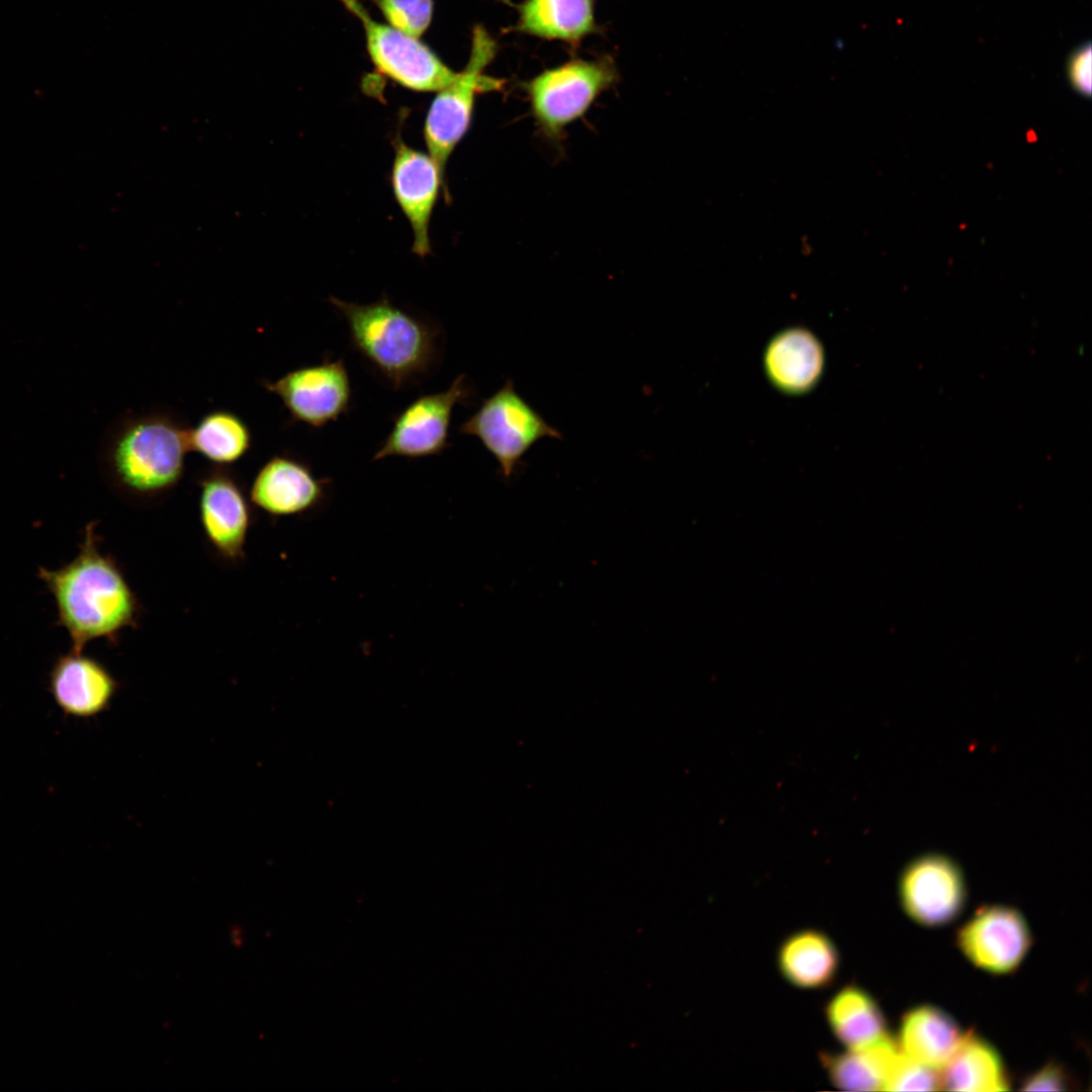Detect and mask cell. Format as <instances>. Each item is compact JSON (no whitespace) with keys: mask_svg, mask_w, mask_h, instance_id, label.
<instances>
[{"mask_svg":"<svg viewBox=\"0 0 1092 1092\" xmlns=\"http://www.w3.org/2000/svg\"><path fill=\"white\" fill-rule=\"evenodd\" d=\"M189 424L164 408L116 418L99 442L97 460L108 486L121 498L147 506L162 502L183 478L190 452Z\"/></svg>","mask_w":1092,"mask_h":1092,"instance_id":"obj_1","label":"cell"},{"mask_svg":"<svg viewBox=\"0 0 1092 1092\" xmlns=\"http://www.w3.org/2000/svg\"><path fill=\"white\" fill-rule=\"evenodd\" d=\"M96 523H89L76 557L58 569L38 567L37 575L54 598L58 624L72 650L96 639L115 645L120 633L136 628L143 607L116 560L101 552Z\"/></svg>","mask_w":1092,"mask_h":1092,"instance_id":"obj_2","label":"cell"},{"mask_svg":"<svg viewBox=\"0 0 1092 1092\" xmlns=\"http://www.w3.org/2000/svg\"><path fill=\"white\" fill-rule=\"evenodd\" d=\"M344 317L350 347L388 387L399 390L427 379L440 365L444 331L434 320L382 297L367 304L331 297Z\"/></svg>","mask_w":1092,"mask_h":1092,"instance_id":"obj_3","label":"cell"},{"mask_svg":"<svg viewBox=\"0 0 1092 1092\" xmlns=\"http://www.w3.org/2000/svg\"><path fill=\"white\" fill-rule=\"evenodd\" d=\"M619 80L615 60L604 55L572 59L522 81L531 114L541 134L553 144L564 138L565 128L580 119L596 100Z\"/></svg>","mask_w":1092,"mask_h":1092,"instance_id":"obj_4","label":"cell"},{"mask_svg":"<svg viewBox=\"0 0 1092 1092\" xmlns=\"http://www.w3.org/2000/svg\"><path fill=\"white\" fill-rule=\"evenodd\" d=\"M497 52V43L481 25L472 32L471 52L465 69L438 91L424 123L428 154L445 180L451 154L470 128L475 97L500 91L505 81L484 74Z\"/></svg>","mask_w":1092,"mask_h":1092,"instance_id":"obj_5","label":"cell"},{"mask_svg":"<svg viewBox=\"0 0 1092 1092\" xmlns=\"http://www.w3.org/2000/svg\"><path fill=\"white\" fill-rule=\"evenodd\" d=\"M462 435L475 437L496 460L505 478H510L527 452L541 439H561L516 390L508 379L458 429Z\"/></svg>","mask_w":1092,"mask_h":1092,"instance_id":"obj_6","label":"cell"},{"mask_svg":"<svg viewBox=\"0 0 1092 1092\" xmlns=\"http://www.w3.org/2000/svg\"><path fill=\"white\" fill-rule=\"evenodd\" d=\"M471 397L473 389L465 374H459L443 391L418 396L394 416L392 428L372 460L391 456L419 459L441 454L450 446L454 407L467 404Z\"/></svg>","mask_w":1092,"mask_h":1092,"instance_id":"obj_7","label":"cell"},{"mask_svg":"<svg viewBox=\"0 0 1092 1092\" xmlns=\"http://www.w3.org/2000/svg\"><path fill=\"white\" fill-rule=\"evenodd\" d=\"M197 485L200 525L210 550L226 565L243 563L254 513L242 479L229 466L211 465Z\"/></svg>","mask_w":1092,"mask_h":1092,"instance_id":"obj_8","label":"cell"},{"mask_svg":"<svg viewBox=\"0 0 1092 1092\" xmlns=\"http://www.w3.org/2000/svg\"><path fill=\"white\" fill-rule=\"evenodd\" d=\"M262 386L281 399L292 423L313 429L325 427L349 413L352 384L342 358H323L318 364L292 369Z\"/></svg>","mask_w":1092,"mask_h":1092,"instance_id":"obj_9","label":"cell"},{"mask_svg":"<svg viewBox=\"0 0 1092 1092\" xmlns=\"http://www.w3.org/2000/svg\"><path fill=\"white\" fill-rule=\"evenodd\" d=\"M900 904L914 922L927 927L947 925L966 906L967 886L961 867L941 853H926L909 861L902 871Z\"/></svg>","mask_w":1092,"mask_h":1092,"instance_id":"obj_10","label":"cell"},{"mask_svg":"<svg viewBox=\"0 0 1092 1092\" xmlns=\"http://www.w3.org/2000/svg\"><path fill=\"white\" fill-rule=\"evenodd\" d=\"M956 943L977 968L994 975L1016 971L1032 945L1024 915L1015 907L993 904L978 908L959 928Z\"/></svg>","mask_w":1092,"mask_h":1092,"instance_id":"obj_11","label":"cell"},{"mask_svg":"<svg viewBox=\"0 0 1092 1092\" xmlns=\"http://www.w3.org/2000/svg\"><path fill=\"white\" fill-rule=\"evenodd\" d=\"M364 29L371 59L377 69L415 91H439L457 73L451 71L418 38L371 19L358 0H342Z\"/></svg>","mask_w":1092,"mask_h":1092,"instance_id":"obj_12","label":"cell"},{"mask_svg":"<svg viewBox=\"0 0 1092 1092\" xmlns=\"http://www.w3.org/2000/svg\"><path fill=\"white\" fill-rule=\"evenodd\" d=\"M332 480L317 477L305 460L291 453L271 456L256 473L249 496L271 517L303 516L323 507Z\"/></svg>","mask_w":1092,"mask_h":1092,"instance_id":"obj_13","label":"cell"},{"mask_svg":"<svg viewBox=\"0 0 1092 1092\" xmlns=\"http://www.w3.org/2000/svg\"><path fill=\"white\" fill-rule=\"evenodd\" d=\"M390 182L395 200L413 232V252L420 257L431 251L430 221L445 180L429 154L407 146L399 136L394 144Z\"/></svg>","mask_w":1092,"mask_h":1092,"instance_id":"obj_14","label":"cell"},{"mask_svg":"<svg viewBox=\"0 0 1092 1092\" xmlns=\"http://www.w3.org/2000/svg\"><path fill=\"white\" fill-rule=\"evenodd\" d=\"M119 688L103 663L74 651L55 660L49 674V690L57 706L69 716L91 718L103 712Z\"/></svg>","mask_w":1092,"mask_h":1092,"instance_id":"obj_15","label":"cell"},{"mask_svg":"<svg viewBox=\"0 0 1092 1092\" xmlns=\"http://www.w3.org/2000/svg\"><path fill=\"white\" fill-rule=\"evenodd\" d=\"M825 367L822 343L811 331L792 327L776 334L763 352L768 380L787 394H803L814 388Z\"/></svg>","mask_w":1092,"mask_h":1092,"instance_id":"obj_16","label":"cell"},{"mask_svg":"<svg viewBox=\"0 0 1092 1092\" xmlns=\"http://www.w3.org/2000/svg\"><path fill=\"white\" fill-rule=\"evenodd\" d=\"M518 11L512 31L576 48L587 36L601 32L595 0H523L512 4Z\"/></svg>","mask_w":1092,"mask_h":1092,"instance_id":"obj_17","label":"cell"},{"mask_svg":"<svg viewBox=\"0 0 1092 1092\" xmlns=\"http://www.w3.org/2000/svg\"><path fill=\"white\" fill-rule=\"evenodd\" d=\"M965 1033L946 1011L922 1004L902 1017L897 1043L906 1057L941 1069L957 1051Z\"/></svg>","mask_w":1092,"mask_h":1092,"instance_id":"obj_18","label":"cell"},{"mask_svg":"<svg viewBox=\"0 0 1092 1092\" xmlns=\"http://www.w3.org/2000/svg\"><path fill=\"white\" fill-rule=\"evenodd\" d=\"M778 966L784 978L795 987L820 989L834 981L839 969V954L825 933L805 929L783 941L778 951Z\"/></svg>","mask_w":1092,"mask_h":1092,"instance_id":"obj_19","label":"cell"},{"mask_svg":"<svg viewBox=\"0 0 1092 1092\" xmlns=\"http://www.w3.org/2000/svg\"><path fill=\"white\" fill-rule=\"evenodd\" d=\"M942 1089L996 1092L1010 1089V1081L995 1046L974 1031L965 1033L960 1045L941 1068Z\"/></svg>","mask_w":1092,"mask_h":1092,"instance_id":"obj_20","label":"cell"},{"mask_svg":"<svg viewBox=\"0 0 1092 1092\" xmlns=\"http://www.w3.org/2000/svg\"><path fill=\"white\" fill-rule=\"evenodd\" d=\"M901 1050L889 1034L860 1049L823 1053L821 1062L831 1083L846 1091L885 1090Z\"/></svg>","mask_w":1092,"mask_h":1092,"instance_id":"obj_21","label":"cell"},{"mask_svg":"<svg viewBox=\"0 0 1092 1092\" xmlns=\"http://www.w3.org/2000/svg\"><path fill=\"white\" fill-rule=\"evenodd\" d=\"M829 1027L847 1049H860L886 1036L887 1020L875 998L861 987L847 985L825 1007Z\"/></svg>","mask_w":1092,"mask_h":1092,"instance_id":"obj_22","label":"cell"},{"mask_svg":"<svg viewBox=\"0 0 1092 1092\" xmlns=\"http://www.w3.org/2000/svg\"><path fill=\"white\" fill-rule=\"evenodd\" d=\"M188 442L193 451L211 465L230 466L250 451L253 435L249 425L229 410L206 413L189 428Z\"/></svg>","mask_w":1092,"mask_h":1092,"instance_id":"obj_23","label":"cell"},{"mask_svg":"<svg viewBox=\"0 0 1092 1092\" xmlns=\"http://www.w3.org/2000/svg\"><path fill=\"white\" fill-rule=\"evenodd\" d=\"M391 27L418 38L429 26L432 0H373Z\"/></svg>","mask_w":1092,"mask_h":1092,"instance_id":"obj_24","label":"cell"},{"mask_svg":"<svg viewBox=\"0 0 1092 1092\" xmlns=\"http://www.w3.org/2000/svg\"><path fill=\"white\" fill-rule=\"evenodd\" d=\"M942 1089L938 1069L916 1062L902 1052L888 1078L886 1091H936Z\"/></svg>","mask_w":1092,"mask_h":1092,"instance_id":"obj_25","label":"cell"},{"mask_svg":"<svg viewBox=\"0 0 1092 1092\" xmlns=\"http://www.w3.org/2000/svg\"><path fill=\"white\" fill-rule=\"evenodd\" d=\"M1071 1078L1059 1064L1051 1062L1025 1078L1022 1090L1025 1091H1066L1070 1088Z\"/></svg>","mask_w":1092,"mask_h":1092,"instance_id":"obj_26","label":"cell"},{"mask_svg":"<svg viewBox=\"0 0 1092 1092\" xmlns=\"http://www.w3.org/2000/svg\"><path fill=\"white\" fill-rule=\"evenodd\" d=\"M1091 44L1083 43L1077 48L1068 60V79L1071 86L1081 95L1091 94Z\"/></svg>","mask_w":1092,"mask_h":1092,"instance_id":"obj_27","label":"cell"}]
</instances>
